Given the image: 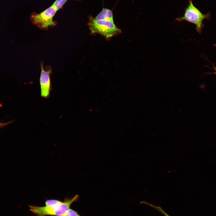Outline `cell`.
<instances>
[{
	"label": "cell",
	"mask_w": 216,
	"mask_h": 216,
	"mask_svg": "<svg viewBox=\"0 0 216 216\" xmlns=\"http://www.w3.org/2000/svg\"><path fill=\"white\" fill-rule=\"evenodd\" d=\"M78 198L79 195H76L72 198H67L63 202L61 201L58 204L51 206H29L30 210L36 216H64L71 205L76 201Z\"/></svg>",
	"instance_id": "obj_1"
},
{
	"label": "cell",
	"mask_w": 216,
	"mask_h": 216,
	"mask_svg": "<svg viewBox=\"0 0 216 216\" xmlns=\"http://www.w3.org/2000/svg\"><path fill=\"white\" fill-rule=\"evenodd\" d=\"M87 24L92 34H98L108 39L121 32L114 22L106 20H97L92 16L88 17Z\"/></svg>",
	"instance_id": "obj_2"
},
{
	"label": "cell",
	"mask_w": 216,
	"mask_h": 216,
	"mask_svg": "<svg viewBox=\"0 0 216 216\" xmlns=\"http://www.w3.org/2000/svg\"><path fill=\"white\" fill-rule=\"evenodd\" d=\"M188 2L185 9L183 16L177 18L175 20L180 22L185 21L194 24L196 26V31L200 34L204 26L203 21L204 19H210V12L203 14L194 5L192 0H189Z\"/></svg>",
	"instance_id": "obj_3"
},
{
	"label": "cell",
	"mask_w": 216,
	"mask_h": 216,
	"mask_svg": "<svg viewBox=\"0 0 216 216\" xmlns=\"http://www.w3.org/2000/svg\"><path fill=\"white\" fill-rule=\"evenodd\" d=\"M56 12L52 5L39 13L32 12L30 19L34 25L40 29L46 30L49 27H54L57 25V22L53 20Z\"/></svg>",
	"instance_id": "obj_4"
},
{
	"label": "cell",
	"mask_w": 216,
	"mask_h": 216,
	"mask_svg": "<svg viewBox=\"0 0 216 216\" xmlns=\"http://www.w3.org/2000/svg\"><path fill=\"white\" fill-rule=\"evenodd\" d=\"M40 67L41 71L39 79L40 96L43 98H47L50 97L52 90L50 78V75L52 74V68L48 65L44 69L43 62L40 64Z\"/></svg>",
	"instance_id": "obj_5"
},
{
	"label": "cell",
	"mask_w": 216,
	"mask_h": 216,
	"mask_svg": "<svg viewBox=\"0 0 216 216\" xmlns=\"http://www.w3.org/2000/svg\"><path fill=\"white\" fill-rule=\"evenodd\" d=\"M94 18L97 20H106L114 22L112 12L108 8H103Z\"/></svg>",
	"instance_id": "obj_6"
},
{
	"label": "cell",
	"mask_w": 216,
	"mask_h": 216,
	"mask_svg": "<svg viewBox=\"0 0 216 216\" xmlns=\"http://www.w3.org/2000/svg\"><path fill=\"white\" fill-rule=\"evenodd\" d=\"M143 204H146L147 206H148L154 209L157 210L161 214H163L165 216H171L166 212L163 208L160 206H157L154 205H153L152 204L148 202H147L143 201Z\"/></svg>",
	"instance_id": "obj_7"
},
{
	"label": "cell",
	"mask_w": 216,
	"mask_h": 216,
	"mask_svg": "<svg viewBox=\"0 0 216 216\" xmlns=\"http://www.w3.org/2000/svg\"><path fill=\"white\" fill-rule=\"evenodd\" d=\"M68 0H56L52 4V5L57 11L62 9L64 4Z\"/></svg>",
	"instance_id": "obj_8"
},
{
	"label": "cell",
	"mask_w": 216,
	"mask_h": 216,
	"mask_svg": "<svg viewBox=\"0 0 216 216\" xmlns=\"http://www.w3.org/2000/svg\"><path fill=\"white\" fill-rule=\"evenodd\" d=\"M61 201L58 200L51 199L47 200L45 202V206H49L56 204L60 203Z\"/></svg>",
	"instance_id": "obj_9"
},
{
	"label": "cell",
	"mask_w": 216,
	"mask_h": 216,
	"mask_svg": "<svg viewBox=\"0 0 216 216\" xmlns=\"http://www.w3.org/2000/svg\"><path fill=\"white\" fill-rule=\"evenodd\" d=\"M64 216H80L77 213L72 209L69 208Z\"/></svg>",
	"instance_id": "obj_10"
},
{
	"label": "cell",
	"mask_w": 216,
	"mask_h": 216,
	"mask_svg": "<svg viewBox=\"0 0 216 216\" xmlns=\"http://www.w3.org/2000/svg\"><path fill=\"white\" fill-rule=\"evenodd\" d=\"M12 122L11 121L9 122L5 123H0V128L5 126Z\"/></svg>",
	"instance_id": "obj_11"
},
{
	"label": "cell",
	"mask_w": 216,
	"mask_h": 216,
	"mask_svg": "<svg viewBox=\"0 0 216 216\" xmlns=\"http://www.w3.org/2000/svg\"><path fill=\"white\" fill-rule=\"evenodd\" d=\"M213 69L214 70V72L213 74H216V67L214 66H213Z\"/></svg>",
	"instance_id": "obj_12"
}]
</instances>
